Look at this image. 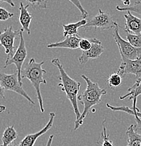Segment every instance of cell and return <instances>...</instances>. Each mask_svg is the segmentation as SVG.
I'll return each mask as SVG.
<instances>
[{
	"label": "cell",
	"instance_id": "cell-1",
	"mask_svg": "<svg viewBox=\"0 0 141 146\" xmlns=\"http://www.w3.org/2000/svg\"><path fill=\"white\" fill-rule=\"evenodd\" d=\"M81 78L86 82V89L82 94L78 96V101L83 105L84 110L81 112L80 117L78 119H76L74 122V130L75 131L84 124V119L91 112L92 108L99 104L101 102L103 96L107 94V91L105 89H101L98 83L92 82L86 75L82 74Z\"/></svg>",
	"mask_w": 141,
	"mask_h": 146
},
{
	"label": "cell",
	"instance_id": "cell-2",
	"mask_svg": "<svg viewBox=\"0 0 141 146\" xmlns=\"http://www.w3.org/2000/svg\"><path fill=\"white\" fill-rule=\"evenodd\" d=\"M51 63L58 69L60 72L58 79L60 81L58 86L61 87L62 91L66 93L67 98L70 100L73 108L76 119H78L81 115L78 107V94L81 87V83L77 82L68 75L58 58L52 59Z\"/></svg>",
	"mask_w": 141,
	"mask_h": 146
},
{
	"label": "cell",
	"instance_id": "cell-3",
	"mask_svg": "<svg viewBox=\"0 0 141 146\" xmlns=\"http://www.w3.org/2000/svg\"><path fill=\"white\" fill-rule=\"evenodd\" d=\"M44 62L42 61L38 63L36 61V59L32 58L30 60L26 65H25L22 70L21 72V77L23 79H28L31 82L33 87L34 88L37 94V98L39 102V108L41 112L44 113L45 111L44 107L43 98L42 96V93L40 90V85L42 84H46V80L44 78V74L46 73V71L42 68V65H44Z\"/></svg>",
	"mask_w": 141,
	"mask_h": 146
},
{
	"label": "cell",
	"instance_id": "cell-4",
	"mask_svg": "<svg viewBox=\"0 0 141 146\" xmlns=\"http://www.w3.org/2000/svg\"><path fill=\"white\" fill-rule=\"evenodd\" d=\"M0 84L6 91H11L24 97L32 105L35 106V103L29 96L26 91L23 89L22 84L19 82L18 72L16 71L13 74H6L0 70Z\"/></svg>",
	"mask_w": 141,
	"mask_h": 146
},
{
	"label": "cell",
	"instance_id": "cell-5",
	"mask_svg": "<svg viewBox=\"0 0 141 146\" xmlns=\"http://www.w3.org/2000/svg\"><path fill=\"white\" fill-rule=\"evenodd\" d=\"M23 30L22 28L20 29V42L18 48L15 52L13 57L11 58L9 60H6L5 65L4 68H7L9 65L14 64L16 67V71L18 72V77H19V82L23 84L22 77H21V72L23 70V65L28 56V50H27L26 46H25V42L23 36Z\"/></svg>",
	"mask_w": 141,
	"mask_h": 146
},
{
	"label": "cell",
	"instance_id": "cell-6",
	"mask_svg": "<svg viewBox=\"0 0 141 146\" xmlns=\"http://www.w3.org/2000/svg\"><path fill=\"white\" fill-rule=\"evenodd\" d=\"M119 25L114 21L110 13H106L103 11L101 9H99L98 14L91 19L88 20L86 25L82 28L94 27L95 30H114Z\"/></svg>",
	"mask_w": 141,
	"mask_h": 146
},
{
	"label": "cell",
	"instance_id": "cell-7",
	"mask_svg": "<svg viewBox=\"0 0 141 146\" xmlns=\"http://www.w3.org/2000/svg\"><path fill=\"white\" fill-rule=\"evenodd\" d=\"M119 26L117 27L113 31V38L119 48V54L124 55L130 60L141 59V48L132 46L128 41L124 39L119 35Z\"/></svg>",
	"mask_w": 141,
	"mask_h": 146
},
{
	"label": "cell",
	"instance_id": "cell-8",
	"mask_svg": "<svg viewBox=\"0 0 141 146\" xmlns=\"http://www.w3.org/2000/svg\"><path fill=\"white\" fill-rule=\"evenodd\" d=\"M20 36V30H14L13 26H9L0 32V45L2 46L7 54V60L13 57L15 52V39Z\"/></svg>",
	"mask_w": 141,
	"mask_h": 146
},
{
	"label": "cell",
	"instance_id": "cell-9",
	"mask_svg": "<svg viewBox=\"0 0 141 146\" xmlns=\"http://www.w3.org/2000/svg\"><path fill=\"white\" fill-rule=\"evenodd\" d=\"M120 55L122 63L117 72L122 77L127 74H134L136 77V80H139L141 77V59L130 60L124 55L121 54Z\"/></svg>",
	"mask_w": 141,
	"mask_h": 146
},
{
	"label": "cell",
	"instance_id": "cell-10",
	"mask_svg": "<svg viewBox=\"0 0 141 146\" xmlns=\"http://www.w3.org/2000/svg\"><path fill=\"white\" fill-rule=\"evenodd\" d=\"M92 46L88 51H82V54L79 57V62L81 65H84L90 60L99 58L104 52V46L101 41L95 38L91 39Z\"/></svg>",
	"mask_w": 141,
	"mask_h": 146
},
{
	"label": "cell",
	"instance_id": "cell-11",
	"mask_svg": "<svg viewBox=\"0 0 141 146\" xmlns=\"http://www.w3.org/2000/svg\"><path fill=\"white\" fill-rule=\"evenodd\" d=\"M55 117V112H50L49 119H48V121L47 122L46 125H45V127H44L43 129H41L40 131H39L38 132L27 135V136L20 142L19 146H34L38 138H39L41 136L44 134V133H46L48 130H50V129L52 128Z\"/></svg>",
	"mask_w": 141,
	"mask_h": 146
},
{
	"label": "cell",
	"instance_id": "cell-12",
	"mask_svg": "<svg viewBox=\"0 0 141 146\" xmlns=\"http://www.w3.org/2000/svg\"><path fill=\"white\" fill-rule=\"evenodd\" d=\"M126 20L124 25V31L134 35L141 34V19L136 17L131 13V11H127L124 15Z\"/></svg>",
	"mask_w": 141,
	"mask_h": 146
},
{
	"label": "cell",
	"instance_id": "cell-13",
	"mask_svg": "<svg viewBox=\"0 0 141 146\" xmlns=\"http://www.w3.org/2000/svg\"><path fill=\"white\" fill-rule=\"evenodd\" d=\"M81 38L77 35L69 36L66 37V39L62 42H56V43L49 44L47 45V47L49 48H65L69 49L75 50L79 48V44Z\"/></svg>",
	"mask_w": 141,
	"mask_h": 146
},
{
	"label": "cell",
	"instance_id": "cell-14",
	"mask_svg": "<svg viewBox=\"0 0 141 146\" xmlns=\"http://www.w3.org/2000/svg\"><path fill=\"white\" fill-rule=\"evenodd\" d=\"M30 4H28L27 5H24L23 3H20L19 11H20V16H19V23L21 25L22 29L23 31H26L28 35H30V23L32 20V16L31 13L28 11V9L30 7Z\"/></svg>",
	"mask_w": 141,
	"mask_h": 146
},
{
	"label": "cell",
	"instance_id": "cell-15",
	"mask_svg": "<svg viewBox=\"0 0 141 146\" xmlns=\"http://www.w3.org/2000/svg\"><path fill=\"white\" fill-rule=\"evenodd\" d=\"M87 23L86 19H81V21L75 23H70L68 25H63V36L67 37L69 36L77 35H78V30L81 27H83Z\"/></svg>",
	"mask_w": 141,
	"mask_h": 146
},
{
	"label": "cell",
	"instance_id": "cell-16",
	"mask_svg": "<svg viewBox=\"0 0 141 146\" xmlns=\"http://www.w3.org/2000/svg\"><path fill=\"white\" fill-rule=\"evenodd\" d=\"M126 135L128 136L126 146H141V134L136 130L135 125H130L127 129Z\"/></svg>",
	"mask_w": 141,
	"mask_h": 146
},
{
	"label": "cell",
	"instance_id": "cell-17",
	"mask_svg": "<svg viewBox=\"0 0 141 146\" xmlns=\"http://www.w3.org/2000/svg\"><path fill=\"white\" fill-rule=\"evenodd\" d=\"M18 138V133L16 131L13 126L8 127L5 129L2 137H1V141L2 144L0 146H9L12 143L14 142Z\"/></svg>",
	"mask_w": 141,
	"mask_h": 146
},
{
	"label": "cell",
	"instance_id": "cell-18",
	"mask_svg": "<svg viewBox=\"0 0 141 146\" xmlns=\"http://www.w3.org/2000/svg\"><path fill=\"white\" fill-rule=\"evenodd\" d=\"M136 104H137V98H135V99L133 100V108L132 109H130L129 108L126 107V106L115 107V106H111V105L109 104V103H107V104H106V107L113 111H116V112H117V111H121V112H125V113L128 114V115H130V114L133 112V113L136 114L139 118L141 119V112H140V110H139V109L137 108Z\"/></svg>",
	"mask_w": 141,
	"mask_h": 146
},
{
	"label": "cell",
	"instance_id": "cell-19",
	"mask_svg": "<svg viewBox=\"0 0 141 146\" xmlns=\"http://www.w3.org/2000/svg\"><path fill=\"white\" fill-rule=\"evenodd\" d=\"M141 95V81L138 84H133L131 88L128 89V93L124 96H121L119 97L120 100H124L128 98V99L133 100L135 98H137L139 96Z\"/></svg>",
	"mask_w": 141,
	"mask_h": 146
},
{
	"label": "cell",
	"instance_id": "cell-20",
	"mask_svg": "<svg viewBox=\"0 0 141 146\" xmlns=\"http://www.w3.org/2000/svg\"><path fill=\"white\" fill-rule=\"evenodd\" d=\"M116 9L119 11H131L141 15V1H135L133 5H130L128 7H124H124H121L119 6H117Z\"/></svg>",
	"mask_w": 141,
	"mask_h": 146
},
{
	"label": "cell",
	"instance_id": "cell-21",
	"mask_svg": "<svg viewBox=\"0 0 141 146\" xmlns=\"http://www.w3.org/2000/svg\"><path fill=\"white\" fill-rule=\"evenodd\" d=\"M106 121L104 120L102 123V128L103 131L101 132V146H115L114 145L113 143L112 142L111 140L110 139V136L109 135H107V128L105 126Z\"/></svg>",
	"mask_w": 141,
	"mask_h": 146
},
{
	"label": "cell",
	"instance_id": "cell-22",
	"mask_svg": "<svg viewBox=\"0 0 141 146\" xmlns=\"http://www.w3.org/2000/svg\"><path fill=\"white\" fill-rule=\"evenodd\" d=\"M122 76L119 75L117 72L112 74L107 79V83H108L109 86L111 89H115V88L120 86L122 82Z\"/></svg>",
	"mask_w": 141,
	"mask_h": 146
},
{
	"label": "cell",
	"instance_id": "cell-23",
	"mask_svg": "<svg viewBox=\"0 0 141 146\" xmlns=\"http://www.w3.org/2000/svg\"><path fill=\"white\" fill-rule=\"evenodd\" d=\"M126 38L132 46L137 48H141V34L134 35L126 32Z\"/></svg>",
	"mask_w": 141,
	"mask_h": 146
},
{
	"label": "cell",
	"instance_id": "cell-24",
	"mask_svg": "<svg viewBox=\"0 0 141 146\" xmlns=\"http://www.w3.org/2000/svg\"><path fill=\"white\" fill-rule=\"evenodd\" d=\"M34 9H46L48 8V0H25Z\"/></svg>",
	"mask_w": 141,
	"mask_h": 146
},
{
	"label": "cell",
	"instance_id": "cell-25",
	"mask_svg": "<svg viewBox=\"0 0 141 146\" xmlns=\"http://www.w3.org/2000/svg\"><path fill=\"white\" fill-rule=\"evenodd\" d=\"M68 1H70L71 3H72V4L79 9V11L81 12V17L82 19H86V18L88 17L89 13H88V12L84 9L82 4L80 2V0H68Z\"/></svg>",
	"mask_w": 141,
	"mask_h": 146
},
{
	"label": "cell",
	"instance_id": "cell-26",
	"mask_svg": "<svg viewBox=\"0 0 141 146\" xmlns=\"http://www.w3.org/2000/svg\"><path fill=\"white\" fill-rule=\"evenodd\" d=\"M92 43L91 39H87V38H81L79 44V48L82 51H88L91 48Z\"/></svg>",
	"mask_w": 141,
	"mask_h": 146
},
{
	"label": "cell",
	"instance_id": "cell-27",
	"mask_svg": "<svg viewBox=\"0 0 141 146\" xmlns=\"http://www.w3.org/2000/svg\"><path fill=\"white\" fill-rule=\"evenodd\" d=\"M14 14L0 7V21H6L13 17Z\"/></svg>",
	"mask_w": 141,
	"mask_h": 146
},
{
	"label": "cell",
	"instance_id": "cell-28",
	"mask_svg": "<svg viewBox=\"0 0 141 146\" xmlns=\"http://www.w3.org/2000/svg\"><path fill=\"white\" fill-rule=\"evenodd\" d=\"M131 115H133L135 117V120H136V125H135V127H136V130L138 131V130H141V119L139 118L137 115H136L135 113H132L130 114Z\"/></svg>",
	"mask_w": 141,
	"mask_h": 146
},
{
	"label": "cell",
	"instance_id": "cell-29",
	"mask_svg": "<svg viewBox=\"0 0 141 146\" xmlns=\"http://www.w3.org/2000/svg\"><path fill=\"white\" fill-rule=\"evenodd\" d=\"M4 91H5V89H4V87H3V86H1V84H0V98H3V99L5 98Z\"/></svg>",
	"mask_w": 141,
	"mask_h": 146
},
{
	"label": "cell",
	"instance_id": "cell-30",
	"mask_svg": "<svg viewBox=\"0 0 141 146\" xmlns=\"http://www.w3.org/2000/svg\"><path fill=\"white\" fill-rule=\"evenodd\" d=\"M3 2H5L9 4L11 7H15V4L13 2V0H0V3H3Z\"/></svg>",
	"mask_w": 141,
	"mask_h": 146
},
{
	"label": "cell",
	"instance_id": "cell-31",
	"mask_svg": "<svg viewBox=\"0 0 141 146\" xmlns=\"http://www.w3.org/2000/svg\"><path fill=\"white\" fill-rule=\"evenodd\" d=\"M54 135H51V136H49L48 141H47L46 146H51V145H52V143H53V140H54Z\"/></svg>",
	"mask_w": 141,
	"mask_h": 146
},
{
	"label": "cell",
	"instance_id": "cell-32",
	"mask_svg": "<svg viewBox=\"0 0 141 146\" xmlns=\"http://www.w3.org/2000/svg\"><path fill=\"white\" fill-rule=\"evenodd\" d=\"M6 109H7L6 106H3V105L0 104V112H3L4 111L6 110Z\"/></svg>",
	"mask_w": 141,
	"mask_h": 146
},
{
	"label": "cell",
	"instance_id": "cell-33",
	"mask_svg": "<svg viewBox=\"0 0 141 146\" xmlns=\"http://www.w3.org/2000/svg\"><path fill=\"white\" fill-rule=\"evenodd\" d=\"M9 146H17V145H16V144L14 143H12L10 144V145Z\"/></svg>",
	"mask_w": 141,
	"mask_h": 146
},
{
	"label": "cell",
	"instance_id": "cell-34",
	"mask_svg": "<svg viewBox=\"0 0 141 146\" xmlns=\"http://www.w3.org/2000/svg\"><path fill=\"white\" fill-rule=\"evenodd\" d=\"M121 1H123V2H124V1H126V0H121Z\"/></svg>",
	"mask_w": 141,
	"mask_h": 146
}]
</instances>
